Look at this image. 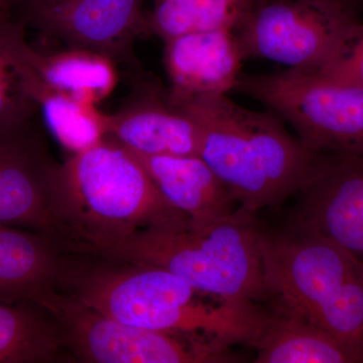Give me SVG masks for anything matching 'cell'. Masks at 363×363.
I'll return each mask as SVG.
<instances>
[{
	"label": "cell",
	"mask_w": 363,
	"mask_h": 363,
	"mask_svg": "<svg viewBox=\"0 0 363 363\" xmlns=\"http://www.w3.org/2000/svg\"><path fill=\"white\" fill-rule=\"evenodd\" d=\"M50 206L70 255H97L140 231L191 223L164 199L140 160L108 136L55 162Z\"/></svg>",
	"instance_id": "obj_1"
},
{
	"label": "cell",
	"mask_w": 363,
	"mask_h": 363,
	"mask_svg": "<svg viewBox=\"0 0 363 363\" xmlns=\"http://www.w3.org/2000/svg\"><path fill=\"white\" fill-rule=\"evenodd\" d=\"M69 257L59 290L118 321L149 330L200 333L247 345L259 319L250 300L205 304L173 272L143 262L82 255Z\"/></svg>",
	"instance_id": "obj_2"
},
{
	"label": "cell",
	"mask_w": 363,
	"mask_h": 363,
	"mask_svg": "<svg viewBox=\"0 0 363 363\" xmlns=\"http://www.w3.org/2000/svg\"><path fill=\"white\" fill-rule=\"evenodd\" d=\"M176 104L197 121L199 157L242 211L278 206L302 187L313 156L274 112L250 111L227 94Z\"/></svg>",
	"instance_id": "obj_3"
},
{
	"label": "cell",
	"mask_w": 363,
	"mask_h": 363,
	"mask_svg": "<svg viewBox=\"0 0 363 363\" xmlns=\"http://www.w3.org/2000/svg\"><path fill=\"white\" fill-rule=\"evenodd\" d=\"M257 215L238 208L208 225L150 228L97 255L152 264L224 301L269 300Z\"/></svg>",
	"instance_id": "obj_4"
},
{
	"label": "cell",
	"mask_w": 363,
	"mask_h": 363,
	"mask_svg": "<svg viewBox=\"0 0 363 363\" xmlns=\"http://www.w3.org/2000/svg\"><path fill=\"white\" fill-rule=\"evenodd\" d=\"M243 59L321 72L363 37L357 11L331 0H257L234 30Z\"/></svg>",
	"instance_id": "obj_5"
},
{
	"label": "cell",
	"mask_w": 363,
	"mask_h": 363,
	"mask_svg": "<svg viewBox=\"0 0 363 363\" xmlns=\"http://www.w3.org/2000/svg\"><path fill=\"white\" fill-rule=\"evenodd\" d=\"M58 326L66 351L85 363L235 362L229 344L200 333H169L118 321L56 289L35 303Z\"/></svg>",
	"instance_id": "obj_6"
},
{
	"label": "cell",
	"mask_w": 363,
	"mask_h": 363,
	"mask_svg": "<svg viewBox=\"0 0 363 363\" xmlns=\"http://www.w3.org/2000/svg\"><path fill=\"white\" fill-rule=\"evenodd\" d=\"M234 91L290 123L312 156L363 149V86L336 82L319 72L288 69L240 74Z\"/></svg>",
	"instance_id": "obj_7"
},
{
	"label": "cell",
	"mask_w": 363,
	"mask_h": 363,
	"mask_svg": "<svg viewBox=\"0 0 363 363\" xmlns=\"http://www.w3.org/2000/svg\"><path fill=\"white\" fill-rule=\"evenodd\" d=\"M262 259L267 302L310 323L363 267L338 243L291 220L281 230L262 227Z\"/></svg>",
	"instance_id": "obj_8"
},
{
	"label": "cell",
	"mask_w": 363,
	"mask_h": 363,
	"mask_svg": "<svg viewBox=\"0 0 363 363\" xmlns=\"http://www.w3.org/2000/svg\"><path fill=\"white\" fill-rule=\"evenodd\" d=\"M145 1L30 0L13 16L45 37L102 52L140 75L133 45L136 38L147 35Z\"/></svg>",
	"instance_id": "obj_9"
},
{
	"label": "cell",
	"mask_w": 363,
	"mask_h": 363,
	"mask_svg": "<svg viewBox=\"0 0 363 363\" xmlns=\"http://www.w3.org/2000/svg\"><path fill=\"white\" fill-rule=\"evenodd\" d=\"M291 221L333 240L363 262V149L318 152Z\"/></svg>",
	"instance_id": "obj_10"
},
{
	"label": "cell",
	"mask_w": 363,
	"mask_h": 363,
	"mask_svg": "<svg viewBox=\"0 0 363 363\" xmlns=\"http://www.w3.org/2000/svg\"><path fill=\"white\" fill-rule=\"evenodd\" d=\"M54 164L35 119L0 130V224L44 234L63 247L50 206Z\"/></svg>",
	"instance_id": "obj_11"
},
{
	"label": "cell",
	"mask_w": 363,
	"mask_h": 363,
	"mask_svg": "<svg viewBox=\"0 0 363 363\" xmlns=\"http://www.w3.org/2000/svg\"><path fill=\"white\" fill-rule=\"evenodd\" d=\"M106 136L142 156H199L201 131L161 83L136 76L123 106L105 114Z\"/></svg>",
	"instance_id": "obj_12"
},
{
	"label": "cell",
	"mask_w": 363,
	"mask_h": 363,
	"mask_svg": "<svg viewBox=\"0 0 363 363\" xmlns=\"http://www.w3.org/2000/svg\"><path fill=\"white\" fill-rule=\"evenodd\" d=\"M164 43V68L174 104L234 90L245 59L233 32L191 33Z\"/></svg>",
	"instance_id": "obj_13"
},
{
	"label": "cell",
	"mask_w": 363,
	"mask_h": 363,
	"mask_svg": "<svg viewBox=\"0 0 363 363\" xmlns=\"http://www.w3.org/2000/svg\"><path fill=\"white\" fill-rule=\"evenodd\" d=\"M69 255L44 234L0 224V303H37L60 289Z\"/></svg>",
	"instance_id": "obj_14"
},
{
	"label": "cell",
	"mask_w": 363,
	"mask_h": 363,
	"mask_svg": "<svg viewBox=\"0 0 363 363\" xmlns=\"http://www.w3.org/2000/svg\"><path fill=\"white\" fill-rule=\"evenodd\" d=\"M133 154L164 199L185 214L191 225H208L231 216L238 210V203L225 184L199 156Z\"/></svg>",
	"instance_id": "obj_15"
},
{
	"label": "cell",
	"mask_w": 363,
	"mask_h": 363,
	"mask_svg": "<svg viewBox=\"0 0 363 363\" xmlns=\"http://www.w3.org/2000/svg\"><path fill=\"white\" fill-rule=\"evenodd\" d=\"M248 346L257 350V363H357L327 332L274 307L262 311Z\"/></svg>",
	"instance_id": "obj_16"
},
{
	"label": "cell",
	"mask_w": 363,
	"mask_h": 363,
	"mask_svg": "<svg viewBox=\"0 0 363 363\" xmlns=\"http://www.w3.org/2000/svg\"><path fill=\"white\" fill-rule=\"evenodd\" d=\"M26 30L16 16H0V130L23 125L40 112Z\"/></svg>",
	"instance_id": "obj_17"
},
{
	"label": "cell",
	"mask_w": 363,
	"mask_h": 363,
	"mask_svg": "<svg viewBox=\"0 0 363 363\" xmlns=\"http://www.w3.org/2000/svg\"><path fill=\"white\" fill-rule=\"evenodd\" d=\"M30 58L48 85L86 104L96 105L106 99L118 80L116 62L93 50L69 47L45 54L32 45Z\"/></svg>",
	"instance_id": "obj_18"
},
{
	"label": "cell",
	"mask_w": 363,
	"mask_h": 363,
	"mask_svg": "<svg viewBox=\"0 0 363 363\" xmlns=\"http://www.w3.org/2000/svg\"><path fill=\"white\" fill-rule=\"evenodd\" d=\"M68 353L58 326L33 302L0 303V363H51Z\"/></svg>",
	"instance_id": "obj_19"
},
{
	"label": "cell",
	"mask_w": 363,
	"mask_h": 363,
	"mask_svg": "<svg viewBox=\"0 0 363 363\" xmlns=\"http://www.w3.org/2000/svg\"><path fill=\"white\" fill-rule=\"evenodd\" d=\"M145 16V32L166 42L179 35L234 30L257 0H154Z\"/></svg>",
	"instance_id": "obj_20"
},
{
	"label": "cell",
	"mask_w": 363,
	"mask_h": 363,
	"mask_svg": "<svg viewBox=\"0 0 363 363\" xmlns=\"http://www.w3.org/2000/svg\"><path fill=\"white\" fill-rule=\"evenodd\" d=\"M33 91L50 130L72 155L89 149L106 138L105 114L98 111L96 105L79 101L54 89L38 71Z\"/></svg>",
	"instance_id": "obj_21"
},
{
	"label": "cell",
	"mask_w": 363,
	"mask_h": 363,
	"mask_svg": "<svg viewBox=\"0 0 363 363\" xmlns=\"http://www.w3.org/2000/svg\"><path fill=\"white\" fill-rule=\"evenodd\" d=\"M312 324L327 332L363 362V267L321 306Z\"/></svg>",
	"instance_id": "obj_22"
},
{
	"label": "cell",
	"mask_w": 363,
	"mask_h": 363,
	"mask_svg": "<svg viewBox=\"0 0 363 363\" xmlns=\"http://www.w3.org/2000/svg\"><path fill=\"white\" fill-rule=\"evenodd\" d=\"M319 73L336 82L363 86V37L345 57Z\"/></svg>",
	"instance_id": "obj_23"
},
{
	"label": "cell",
	"mask_w": 363,
	"mask_h": 363,
	"mask_svg": "<svg viewBox=\"0 0 363 363\" xmlns=\"http://www.w3.org/2000/svg\"><path fill=\"white\" fill-rule=\"evenodd\" d=\"M0 16H13L11 0H0Z\"/></svg>",
	"instance_id": "obj_24"
},
{
	"label": "cell",
	"mask_w": 363,
	"mask_h": 363,
	"mask_svg": "<svg viewBox=\"0 0 363 363\" xmlns=\"http://www.w3.org/2000/svg\"><path fill=\"white\" fill-rule=\"evenodd\" d=\"M331 1L338 2V4L350 7V9L357 11L359 7L363 6V0H331Z\"/></svg>",
	"instance_id": "obj_25"
},
{
	"label": "cell",
	"mask_w": 363,
	"mask_h": 363,
	"mask_svg": "<svg viewBox=\"0 0 363 363\" xmlns=\"http://www.w3.org/2000/svg\"><path fill=\"white\" fill-rule=\"evenodd\" d=\"M11 6H13V13L18 11V9H21L23 6L30 1V0H11Z\"/></svg>",
	"instance_id": "obj_26"
}]
</instances>
